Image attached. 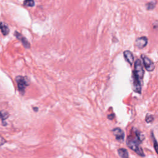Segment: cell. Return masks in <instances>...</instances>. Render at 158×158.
Returning <instances> with one entry per match:
<instances>
[{"instance_id":"obj_18","label":"cell","mask_w":158,"mask_h":158,"mask_svg":"<svg viewBox=\"0 0 158 158\" xmlns=\"http://www.w3.org/2000/svg\"><path fill=\"white\" fill-rule=\"evenodd\" d=\"M114 116H115L114 114H111L108 115L107 118H108L109 119H110V120H112V119L114 118Z\"/></svg>"},{"instance_id":"obj_13","label":"cell","mask_w":158,"mask_h":158,"mask_svg":"<svg viewBox=\"0 0 158 158\" xmlns=\"http://www.w3.org/2000/svg\"><path fill=\"white\" fill-rule=\"evenodd\" d=\"M23 5L28 7H33L35 6V2L33 0H25L23 1Z\"/></svg>"},{"instance_id":"obj_8","label":"cell","mask_w":158,"mask_h":158,"mask_svg":"<svg viewBox=\"0 0 158 158\" xmlns=\"http://www.w3.org/2000/svg\"><path fill=\"white\" fill-rule=\"evenodd\" d=\"M133 90L136 93H141V81L137 79L134 76H133Z\"/></svg>"},{"instance_id":"obj_1","label":"cell","mask_w":158,"mask_h":158,"mask_svg":"<svg viewBox=\"0 0 158 158\" xmlns=\"http://www.w3.org/2000/svg\"><path fill=\"white\" fill-rule=\"evenodd\" d=\"M132 130L133 132L128 136L127 138V145L137 154L141 157H144V152L140 146V144L144 139L143 136L141 134L139 131L135 128L132 129Z\"/></svg>"},{"instance_id":"obj_2","label":"cell","mask_w":158,"mask_h":158,"mask_svg":"<svg viewBox=\"0 0 158 158\" xmlns=\"http://www.w3.org/2000/svg\"><path fill=\"white\" fill-rule=\"evenodd\" d=\"M15 81L17 84V88L19 91L23 94L25 92V88L29 85V81L27 77L19 75L16 77Z\"/></svg>"},{"instance_id":"obj_16","label":"cell","mask_w":158,"mask_h":158,"mask_svg":"<svg viewBox=\"0 0 158 158\" xmlns=\"http://www.w3.org/2000/svg\"><path fill=\"white\" fill-rule=\"evenodd\" d=\"M156 2H148L147 4H146V8L148 10H151V9H152L154 8L155 6H156Z\"/></svg>"},{"instance_id":"obj_17","label":"cell","mask_w":158,"mask_h":158,"mask_svg":"<svg viewBox=\"0 0 158 158\" xmlns=\"http://www.w3.org/2000/svg\"><path fill=\"white\" fill-rule=\"evenodd\" d=\"M6 142V140L3 137H2V136L0 135V148H1L2 145H4Z\"/></svg>"},{"instance_id":"obj_12","label":"cell","mask_w":158,"mask_h":158,"mask_svg":"<svg viewBox=\"0 0 158 158\" xmlns=\"http://www.w3.org/2000/svg\"><path fill=\"white\" fill-rule=\"evenodd\" d=\"M9 114L5 110H0V119L2 120V124L4 125H6L5 120L9 117Z\"/></svg>"},{"instance_id":"obj_14","label":"cell","mask_w":158,"mask_h":158,"mask_svg":"<svg viewBox=\"0 0 158 158\" xmlns=\"http://www.w3.org/2000/svg\"><path fill=\"white\" fill-rule=\"evenodd\" d=\"M151 137L152 138V140L153 141V143H154V149H155V151L156 152H157V141L154 137V133H152V131H151Z\"/></svg>"},{"instance_id":"obj_6","label":"cell","mask_w":158,"mask_h":158,"mask_svg":"<svg viewBox=\"0 0 158 158\" xmlns=\"http://www.w3.org/2000/svg\"><path fill=\"white\" fill-rule=\"evenodd\" d=\"M14 35L15 36V37H16L18 40H19L22 42V44L23 45V46H24L25 48H30V44L28 43V40H27L22 34H20V33H19L18 31H15V33H14Z\"/></svg>"},{"instance_id":"obj_9","label":"cell","mask_w":158,"mask_h":158,"mask_svg":"<svg viewBox=\"0 0 158 158\" xmlns=\"http://www.w3.org/2000/svg\"><path fill=\"white\" fill-rule=\"evenodd\" d=\"M123 56L125 57V59L131 65L133 63L134 60V57L133 54L130 51H125L123 52Z\"/></svg>"},{"instance_id":"obj_11","label":"cell","mask_w":158,"mask_h":158,"mask_svg":"<svg viewBox=\"0 0 158 158\" xmlns=\"http://www.w3.org/2000/svg\"><path fill=\"white\" fill-rule=\"evenodd\" d=\"M118 154L121 158H129L128 152L125 148H120L118 149Z\"/></svg>"},{"instance_id":"obj_4","label":"cell","mask_w":158,"mask_h":158,"mask_svg":"<svg viewBox=\"0 0 158 158\" xmlns=\"http://www.w3.org/2000/svg\"><path fill=\"white\" fill-rule=\"evenodd\" d=\"M142 59L143 60V64L144 65L145 69L149 71V72H152V70H154V64L153 62L148 57H146L144 55H141Z\"/></svg>"},{"instance_id":"obj_3","label":"cell","mask_w":158,"mask_h":158,"mask_svg":"<svg viewBox=\"0 0 158 158\" xmlns=\"http://www.w3.org/2000/svg\"><path fill=\"white\" fill-rule=\"evenodd\" d=\"M144 75V70L143 67L141 64V62L139 59H137L135 63L134 71L133 72V76L136 77L139 80L141 81Z\"/></svg>"},{"instance_id":"obj_19","label":"cell","mask_w":158,"mask_h":158,"mask_svg":"<svg viewBox=\"0 0 158 158\" xmlns=\"http://www.w3.org/2000/svg\"><path fill=\"white\" fill-rule=\"evenodd\" d=\"M33 110L36 111V110H38V108H37V107H34V108H33Z\"/></svg>"},{"instance_id":"obj_5","label":"cell","mask_w":158,"mask_h":158,"mask_svg":"<svg viewBox=\"0 0 158 158\" xmlns=\"http://www.w3.org/2000/svg\"><path fill=\"white\" fill-rule=\"evenodd\" d=\"M114 135L115 136V138L119 142H123L124 139L125 134L123 131L120 128H115L112 130Z\"/></svg>"},{"instance_id":"obj_15","label":"cell","mask_w":158,"mask_h":158,"mask_svg":"<svg viewBox=\"0 0 158 158\" xmlns=\"http://www.w3.org/2000/svg\"><path fill=\"white\" fill-rule=\"evenodd\" d=\"M145 120L147 123H151L152 121H154V117L151 114H147Z\"/></svg>"},{"instance_id":"obj_10","label":"cell","mask_w":158,"mask_h":158,"mask_svg":"<svg viewBox=\"0 0 158 158\" xmlns=\"http://www.w3.org/2000/svg\"><path fill=\"white\" fill-rule=\"evenodd\" d=\"M0 30L1 31V33L4 36L7 35L9 33V31H10L8 25L7 24H6L5 23L2 22H0Z\"/></svg>"},{"instance_id":"obj_7","label":"cell","mask_w":158,"mask_h":158,"mask_svg":"<svg viewBox=\"0 0 158 158\" xmlns=\"http://www.w3.org/2000/svg\"><path fill=\"white\" fill-rule=\"evenodd\" d=\"M148 38L146 36H141L136 39L135 45L139 49L144 48L148 44Z\"/></svg>"}]
</instances>
